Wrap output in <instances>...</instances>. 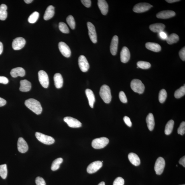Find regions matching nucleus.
<instances>
[{"instance_id": "nucleus-1", "label": "nucleus", "mask_w": 185, "mask_h": 185, "mask_svg": "<svg viewBox=\"0 0 185 185\" xmlns=\"http://www.w3.org/2000/svg\"><path fill=\"white\" fill-rule=\"evenodd\" d=\"M25 105L28 109L37 115H40L42 113V108L40 102L37 100L30 98L26 100Z\"/></svg>"}, {"instance_id": "nucleus-2", "label": "nucleus", "mask_w": 185, "mask_h": 185, "mask_svg": "<svg viewBox=\"0 0 185 185\" xmlns=\"http://www.w3.org/2000/svg\"><path fill=\"white\" fill-rule=\"evenodd\" d=\"M100 95L105 103L109 104L111 102L112 96L111 89L109 86L106 85H102L100 88Z\"/></svg>"}, {"instance_id": "nucleus-3", "label": "nucleus", "mask_w": 185, "mask_h": 185, "mask_svg": "<svg viewBox=\"0 0 185 185\" xmlns=\"http://www.w3.org/2000/svg\"><path fill=\"white\" fill-rule=\"evenodd\" d=\"M109 139L106 137H101L94 139L92 143L94 149H99L105 147L109 144Z\"/></svg>"}, {"instance_id": "nucleus-4", "label": "nucleus", "mask_w": 185, "mask_h": 185, "mask_svg": "<svg viewBox=\"0 0 185 185\" xmlns=\"http://www.w3.org/2000/svg\"><path fill=\"white\" fill-rule=\"evenodd\" d=\"M131 87L133 91L139 94H142L145 90V86L141 80L133 79L131 83Z\"/></svg>"}, {"instance_id": "nucleus-5", "label": "nucleus", "mask_w": 185, "mask_h": 185, "mask_svg": "<svg viewBox=\"0 0 185 185\" xmlns=\"http://www.w3.org/2000/svg\"><path fill=\"white\" fill-rule=\"evenodd\" d=\"M35 136L37 139L40 142L46 145L53 144L55 142V139L53 138L43 134L36 132L35 133Z\"/></svg>"}, {"instance_id": "nucleus-6", "label": "nucleus", "mask_w": 185, "mask_h": 185, "mask_svg": "<svg viewBox=\"0 0 185 185\" xmlns=\"http://www.w3.org/2000/svg\"><path fill=\"white\" fill-rule=\"evenodd\" d=\"M165 166V161L162 157H159L155 163L154 169L156 174L160 175L164 172Z\"/></svg>"}, {"instance_id": "nucleus-7", "label": "nucleus", "mask_w": 185, "mask_h": 185, "mask_svg": "<svg viewBox=\"0 0 185 185\" xmlns=\"http://www.w3.org/2000/svg\"><path fill=\"white\" fill-rule=\"evenodd\" d=\"M39 82L43 88H48L49 80L48 74L44 71L40 70L38 73Z\"/></svg>"}, {"instance_id": "nucleus-8", "label": "nucleus", "mask_w": 185, "mask_h": 185, "mask_svg": "<svg viewBox=\"0 0 185 185\" xmlns=\"http://www.w3.org/2000/svg\"><path fill=\"white\" fill-rule=\"evenodd\" d=\"M87 24L90 38L92 43H96L97 42V36L95 26L90 22H88Z\"/></svg>"}, {"instance_id": "nucleus-9", "label": "nucleus", "mask_w": 185, "mask_h": 185, "mask_svg": "<svg viewBox=\"0 0 185 185\" xmlns=\"http://www.w3.org/2000/svg\"><path fill=\"white\" fill-rule=\"evenodd\" d=\"M151 5L147 3H139L137 4L133 7V11L136 13H142L149 10Z\"/></svg>"}, {"instance_id": "nucleus-10", "label": "nucleus", "mask_w": 185, "mask_h": 185, "mask_svg": "<svg viewBox=\"0 0 185 185\" xmlns=\"http://www.w3.org/2000/svg\"><path fill=\"white\" fill-rule=\"evenodd\" d=\"M78 64L81 70L83 72H87L90 68L87 59L83 55H81L78 58Z\"/></svg>"}, {"instance_id": "nucleus-11", "label": "nucleus", "mask_w": 185, "mask_h": 185, "mask_svg": "<svg viewBox=\"0 0 185 185\" xmlns=\"http://www.w3.org/2000/svg\"><path fill=\"white\" fill-rule=\"evenodd\" d=\"M103 166V163L101 161H94L90 164L88 167L87 172L90 174L97 172Z\"/></svg>"}, {"instance_id": "nucleus-12", "label": "nucleus", "mask_w": 185, "mask_h": 185, "mask_svg": "<svg viewBox=\"0 0 185 185\" xmlns=\"http://www.w3.org/2000/svg\"><path fill=\"white\" fill-rule=\"evenodd\" d=\"M26 44V41L22 37H18L13 40L12 47L14 50H19L22 48Z\"/></svg>"}, {"instance_id": "nucleus-13", "label": "nucleus", "mask_w": 185, "mask_h": 185, "mask_svg": "<svg viewBox=\"0 0 185 185\" xmlns=\"http://www.w3.org/2000/svg\"><path fill=\"white\" fill-rule=\"evenodd\" d=\"M58 48L63 55L67 58L69 57L71 55V51L66 43L62 42L59 43Z\"/></svg>"}, {"instance_id": "nucleus-14", "label": "nucleus", "mask_w": 185, "mask_h": 185, "mask_svg": "<svg viewBox=\"0 0 185 185\" xmlns=\"http://www.w3.org/2000/svg\"><path fill=\"white\" fill-rule=\"evenodd\" d=\"M64 120L70 127L78 128L82 126L81 123L77 119L74 118L66 117L64 118Z\"/></svg>"}, {"instance_id": "nucleus-15", "label": "nucleus", "mask_w": 185, "mask_h": 185, "mask_svg": "<svg viewBox=\"0 0 185 185\" xmlns=\"http://www.w3.org/2000/svg\"><path fill=\"white\" fill-rule=\"evenodd\" d=\"M18 149L22 153H26L28 150L29 147L26 141L22 137H19L17 143Z\"/></svg>"}, {"instance_id": "nucleus-16", "label": "nucleus", "mask_w": 185, "mask_h": 185, "mask_svg": "<svg viewBox=\"0 0 185 185\" xmlns=\"http://www.w3.org/2000/svg\"><path fill=\"white\" fill-rule=\"evenodd\" d=\"M176 15L174 11L170 10L163 11L158 13L156 15L157 18L161 19H167L174 17Z\"/></svg>"}, {"instance_id": "nucleus-17", "label": "nucleus", "mask_w": 185, "mask_h": 185, "mask_svg": "<svg viewBox=\"0 0 185 185\" xmlns=\"http://www.w3.org/2000/svg\"><path fill=\"white\" fill-rule=\"evenodd\" d=\"M130 58V53L127 47L125 46L122 48L121 53V60L124 63L127 62Z\"/></svg>"}, {"instance_id": "nucleus-18", "label": "nucleus", "mask_w": 185, "mask_h": 185, "mask_svg": "<svg viewBox=\"0 0 185 185\" xmlns=\"http://www.w3.org/2000/svg\"><path fill=\"white\" fill-rule=\"evenodd\" d=\"M118 44V37L117 35H115L112 39L111 46H110V51L113 55L115 56L116 55Z\"/></svg>"}, {"instance_id": "nucleus-19", "label": "nucleus", "mask_w": 185, "mask_h": 185, "mask_svg": "<svg viewBox=\"0 0 185 185\" xmlns=\"http://www.w3.org/2000/svg\"><path fill=\"white\" fill-rule=\"evenodd\" d=\"M98 6L101 13L104 15H106L109 11V6L105 0H98Z\"/></svg>"}, {"instance_id": "nucleus-20", "label": "nucleus", "mask_w": 185, "mask_h": 185, "mask_svg": "<svg viewBox=\"0 0 185 185\" xmlns=\"http://www.w3.org/2000/svg\"><path fill=\"white\" fill-rule=\"evenodd\" d=\"M25 72L24 69L21 67H17L11 70V74L13 78H17L18 76H24L25 75Z\"/></svg>"}, {"instance_id": "nucleus-21", "label": "nucleus", "mask_w": 185, "mask_h": 185, "mask_svg": "<svg viewBox=\"0 0 185 185\" xmlns=\"http://www.w3.org/2000/svg\"><path fill=\"white\" fill-rule=\"evenodd\" d=\"M165 27V25L161 23H155L149 26V28L152 32L159 33L164 31Z\"/></svg>"}, {"instance_id": "nucleus-22", "label": "nucleus", "mask_w": 185, "mask_h": 185, "mask_svg": "<svg viewBox=\"0 0 185 185\" xmlns=\"http://www.w3.org/2000/svg\"><path fill=\"white\" fill-rule=\"evenodd\" d=\"M20 86L19 90L21 92H27L31 88V84L27 80H22L20 81Z\"/></svg>"}, {"instance_id": "nucleus-23", "label": "nucleus", "mask_w": 185, "mask_h": 185, "mask_svg": "<svg viewBox=\"0 0 185 185\" xmlns=\"http://www.w3.org/2000/svg\"><path fill=\"white\" fill-rule=\"evenodd\" d=\"M85 94L88 98L89 105L92 108H93L95 101V95L93 92L91 90L87 89L85 90Z\"/></svg>"}, {"instance_id": "nucleus-24", "label": "nucleus", "mask_w": 185, "mask_h": 185, "mask_svg": "<svg viewBox=\"0 0 185 185\" xmlns=\"http://www.w3.org/2000/svg\"><path fill=\"white\" fill-rule=\"evenodd\" d=\"M55 14L54 7L52 5L49 6L45 11L44 16L45 20H48L52 18Z\"/></svg>"}, {"instance_id": "nucleus-25", "label": "nucleus", "mask_w": 185, "mask_h": 185, "mask_svg": "<svg viewBox=\"0 0 185 185\" xmlns=\"http://www.w3.org/2000/svg\"><path fill=\"white\" fill-rule=\"evenodd\" d=\"M145 47L148 50L156 52H160L161 49L160 45L155 43L147 42L145 44Z\"/></svg>"}, {"instance_id": "nucleus-26", "label": "nucleus", "mask_w": 185, "mask_h": 185, "mask_svg": "<svg viewBox=\"0 0 185 185\" xmlns=\"http://www.w3.org/2000/svg\"><path fill=\"white\" fill-rule=\"evenodd\" d=\"M128 158L131 164L135 166H138L140 164V158L135 153H130L128 155Z\"/></svg>"}, {"instance_id": "nucleus-27", "label": "nucleus", "mask_w": 185, "mask_h": 185, "mask_svg": "<svg viewBox=\"0 0 185 185\" xmlns=\"http://www.w3.org/2000/svg\"><path fill=\"white\" fill-rule=\"evenodd\" d=\"M54 80L55 86L57 88L62 87L63 84V79L60 73H57L54 75Z\"/></svg>"}, {"instance_id": "nucleus-28", "label": "nucleus", "mask_w": 185, "mask_h": 185, "mask_svg": "<svg viewBox=\"0 0 185 185\" xmlns=\"http://www.w3.org/2000/svg\"><path fill=\"white\" fill-rule=\"evenodd\" d=\"M146 122L149 129L150 131H152L154 129L155 126L154 117L152 113H149L147 115Z\"/></svg>"}, {"instance_id": "nucleus-29", "label": "nucleus", "mask_w": 185, "mask_h": 185, "mask_svg": "<svg viewBox=\"0 0 185 185\" xmlns=\"http://www.w3.org/2000/svg\"><path fill=\"white\" fill-rule=\"evenodd\" d=\"M7 6L4 4L0 6V20L4 21L5 20L7 17Z\"/></svg>"}, {"instance_id": "nucleus-30", "label": "nucleus", "mask_w": 185, "mask_h": 185, "mask_svg": "<svg viewBox=\"0 0 185 185\" xmlns=\"http://www.w3.org/2000/svg\"><path fill=\"white\" fill-rule=\"evenodd\" d=\"M166 40L168 44H172L178 42L179 40V37L177 34L172 33L168 36H167Z\"/></svg>"}, {"instance_id": "nucleus-31", "label": "nucleus", "mask_w": 185, "mask_h": 185, "mask_svg": "<svg viewBox=\"0 0 185 185\" xmlns=\"http://www.w3.org/2000/svg\"><path fill=\"white\" fill-rule=\"evenodd\" d=\"M174 125V121L172 120L169 121L165 127V133L167 135H170L172 133Z\"/></svg>"}, {"instance_id": "nucleus-32", "label": "nucleus", "mask_w": 185, "mask_h": 185, "mask_svg": "<svg viewBox=\"0 0 185 185\" xmlns=\"http://www.w3.org/2000/svg\"><path fill=\"white\" fill-rule=\"evenodd\" d=\"M63 161V160L62 158H57L53 161L51 166L52 170L53 171L57 170L60 168V165L62 163Z\"/></svg>"}, {"instance_id": "nucleus-33", "label": "nucleus", "mask_w": 185, "mask_h": 185, "mask_svg": "<svg viewBox=\"0 0 185 185\" xmlns=\"http://www.w3.org/2000/svg\"><path fill=\"white\" fill-rule=\"evenodd\" d=\"M185 94V86H182L175 92L174 96L175 98H179L184 95Z\"/></svg>"}, {"instance_id": "nucleus-34", "label": "nucleus", "mask_w": 185, "mask_h": 185, "mask_svg": "<svg viewBox=\"0 0 185 185\" xmlns=\"http://www.w3.org/2000/svg\"><path fill=\"white\" fill-rule=\"evenodd\" d=\"M7 175V165L5 164L0 165V176L3 179L6 178Z\"/></svg>"}, {"instance_id": "nucleus-35", "label": "nucleus", "mask_w": 185, "mask_h": 185, "mask_svg": "<svg viewBox=\"0 0 185 185\" xmlns=\"http://www.w3.org/2000/svg\"><path fill=\"white\" fill-rule=\"evenodd\" d=\"M39 17V13L37 12H33L29 16L28 19L29 22L30 23H34L38 20Z\"/></svg>"}, {"instance_id": "nucleus-36", "label": "nucleus", "mask_w": 185, "mask_h": 185, "mask_svg": "<svg viewBox=\"0 0 185 185\" xmlns=\"http://www.w3.org/2000/svg\"><path fill=\"white\" fill-rule=\"evenodd\" d=\"M66 21L71 28L74 29L75 28L76 22L74 17L72 15H69L67 17Z\"/></svg>"}, {"instance_id": "nucleus-37", "label": "nucleus", "mask_w": 185, "mask_h": 185, "mask_svg": "<svg viewBox=\"0 0 185 185\" xmlns=\"http://www.w3.org/2000/svg\"><path fill=\"white\" fill-rule=\"evenodd\" d=\"M167 93L166 90L165 89L160 90L159 94V100L161 103H164L166 101L167 97Z\"/></svg>"}, {"instance_id": "nucleus-38", "label": "nucleus", "mask_w": 185, "mask_h": 185, "mask_svg": "<svg viewBox=\"0 0 185 185\" xmlns=\"http://www.w3.org/2000/svg\"><path fill=\"white\" fill-rule=\"evenodd\" d=\"M137 67L139 68L147 69L151 67V64L149 62L144 61H139L137 63Z\"/></svg>"}, {"instance_id": "nucleus-39", "label": "nucleus", "mask_w": 185, "mask_h": 185, "mask_svg": "<svg viewBox=\"0 0 185 185\" xmlns=\"http://www.w3.org/2000/svg\"><path fill=\"white\" fill-rule=\"evenodd\" d=\"M59 28L61 32L63 33L68 34L69 33V29L67 25L63 22H60L59 23Z\"/></svg>"}, {"instance_id": "nucleus-40", "label": "nucleus", "mask_w": 185, "mask_h": 185, "mask_svg": "<svg viewBox=\"0 0 185 185\" xmlns=\"http://www.w3.org/2000/svg\"><path fill=\"white\" fill-rule=\"evenodd\" d=\"M185 133V122H182L180 124L179 127L178 129V133L181 135H184Z\"/></svg>"}, {"instance_id": "nucleus-41", "label": "nucleus", "mask_w": 185, "mask_h": 185, "mask_svg": "<svg viewBox=\"0 0 185 185\" xmlns=\"http://www.w3.org/2000/svg\"><path fill=\"white\" fill-rule=\"evenodd\" d=\"M125 181L121 177H118L113 183V185H124Z\"/></svg>"}, {"instance_id": "nucleus-42", "label": "nucleus", "mask_w": 185, "mask_h": 185, "mask_svg": "<svg viewBox=\"0 0 185 185\" xmlns=\"http://www.w3.org/2000/svg\"><path fill=\"white\" fill-rule=\"evenodd\" d=\"M119 97L120 100L122 103H127V98L124 92L123 91L120 92L119 94Z\"/></svg>"}, {"instance_id": "nucleus-43", "label": "nucleus", "mask_w": 185, "mask_h": 185, "mask_svg": "<svg viewBox=\"0 0 185 185\" xmlns=\"http://www.w3.org/2000/svg\"><path fill=\"white\" fill-rule=\"evenodd\" d=\"M35 183L36 185H46L44 179L40 177H37L35 180Z\"/></svg>"}, {"instance_id": "nucleus-44", "label": "nucleus", "mask_w": 185, "mask_h": 185, "mask_svg": "<svg viewBox=\"0 0 185 185\" xmlns=\"http://www.w3.org/2000/svg\"><path fill=\"white\" fill-rule=\"evenodd\" d=\"M179 55L181 60L185 61V47L181 50L179 52Z\"/></svg>"}, {"instance_id": "nucleus-45", "label": "nucleus", "mask_w": 185, "mask_h": 185, "mask_svg": "<svg viewBox=\"0 0 185 185\" xmlns=\"http://www.w3.org/2000/svg\"><path fill=\"white\" fill-rule=\"evenodd\" d=\"M123 121L128 126L131 127L132 125V123L129 117L125 116L123 118Z\"/></svg>"}, {"instance_id": "nucleus-46", "label": "nucleus", "mask_w": 185, "mask_h": 185, "mask_svg": "<svg viewBox=\"0 0 185 185\" xmlns=\"http://www.w3.org/2000/svg\"><path fill=\"white\" fill-rule=\"evenodd\" d=\"M81 2L86 7L89 8L91 6V1L90 0H82Z\"/></svg>"}, {"instance_id": "nucleus-47", "label": "nucleus", "mask_w": 185, "mask_h": 185, "mask_svg": "<svg viewBox=\"0 0 185 185\" xmlns=\"http://www.w3.org/2000/svg\"><path fill=\"white\" fill-rule=\"evenodd\" d=\"M8 79L5 76H0V83L6 84L8 83Z\"/></svg>"}, {"instance_id": "nucleus-48", "label": "nucleus", "mask_w": 185, "mask_h": 185, "mask_svg": "<svg viewBox=\"0 0 185 185\" xmlns=\"http://www.w3.org/2000/svg\"><path fill=\"white\" fill-rule=\"evenodd\" d=\"M159 33V36H160L161 39H162L163 40H166L167 36L166 33L162 31V32H161Z\"/></svg>"}, {"instance_id": "nucleus-49", "label": "nucleus", "mask_w": 185, "mask_h": 185, "mask_svg": "<svg viewBox=\"0 0 185 185\" xmlns=\"http://www.w3.org/2000/svg\"><path fill=\"white\" fill-rule=\"evenodd\" d=\"M179 163L180 165H182L184 167H185V156L183 157L179 161Z\"/></svg>"}, {"instance_id": "nucleus-50", "label": "nucleus", "mask_w": 185, "mask_h": 185, "mask_svg": "<svg viewBox=\"0 0 185 185\" xmlns=\"http://www.w3.org/2000/svg\"><path fill=\"white\" fill-rule=\"evenodd\" d=\"M6 103V101L5 100L0 97V107H2V106H5Z\"/></svg>"}, {"instance_id": "nucleus-51", "label": "nucleus", "mask_w": 185, "mask_h": 185, "mask_svg": "<svg viewBox=\"0 0 185 185\" xmlns=\"http://www.w3.org/2000/svg\"><path fill=\"white\" fill-rule=\"evenodd\" d=\"M3 46L2 43L0 42V55H1L3 52Z\"/></svg>"}, {"instance_id": "nucleus-52", "label": "nucleus", "mask_w": 185, "mask_h": 185, "mask_svg": "<svg viewBox=\"0 0 185 185\" xmlns=\"http://www.w3.org/2000/svg\"><path fill=\"white\" fill-rule=\"evenodd\" d=\"M166 1L169 3H172L179 1H179V0H166Z\"/></svg>"}, {"instance_id": "nucleus-53", "label": "nucleus", "mask_w": 185, "mask_h": 185, "mask_svg": "<svg viewBox=\"0 0 185 185\" xmlns=\"http://www.w3.org/2000/svg\"><path fill=\"white\" fill-rule=\"evenodd\" d=\"M25 2L27 4H30L33 1V0H25Z\"/></svg>"}, {"instance_id": "nucleus-54", "label": "nucleus", "mask_w": 185, "mask_h": 185, "mask_svg": "<svg viewBox=\"0 0 185 185\" xmlns=\"http://www.w3.org/2000/svg\"><path fill=\"white\" fill-rule=\"evenodd\" d=\"M98 185H105V183L104 182H102L101 183H100V184H98Z\"/></svg>"}, {"instance_id": "nucleus-55", "label": "nucleus", "mask_w": 185, "mask_h": 185, "mask_svg": "<svg viewBox=\"0 0 185 185\" xmlns=\"http://www.w3.org/2000/svg\"><path fill=\"white\" fill-rule=\"evenodd\" d=\"M181 185H185V184Z\"/></svg>"}]
</instances>
